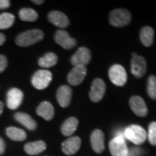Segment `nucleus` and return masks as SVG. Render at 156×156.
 <instances>
[{
	"instance_id": "obj_1",
	"label": "nucleus",
	"mask_w": 156,
	"mask_h": 156,
	"mask_svg": "<svg viewBox=\"0 0 156 156\" xmlns=\"http://www.w3.org/2000/svg\"><path fill=\"white\" fill-rule=\"evenodd\" d=\"M44 34L42 30L38 29L25 31L19 34L15 39V43L17 46L26 47L34 45L43 40Z\"/></svg>"
},
{
	"instance_id": "obj_2",
	"label": "nucleus",
	"mask_w": 156,
	"mask_h": 156,
	"mask_svg": "<svg viewBox=\"0 0 156 156\" xmlns=\"http://www.w3.org/2000/svg\"><path fill=\"white\" fill-rule=\"evenodd\" d=\"M132 20L130 12L126 9H116L110 13V24L116 28H122L129 24Z\"/></svg>"
},
{
	"instance_id": "obj_3",
	"label": "nucleus",
	"mask_w": 156,
	"mask_h": 156,
	"mask_svg": "<svg viewBox=\"0 0 156 156\" xmlns=\"http://www.w3.org/2000/svg\"><path fill=\"white\" fill-rule=\"evenodd\" d=\"M124 135L126 139L133 142L135 145H141L147 139V132L145 129L139 125H131L124 129Z\"/></svg>"
},
{
	"instance_id": "obj_4",
	"label": "nucleus",
	"mask_w": 156,
	"mask_h": 156,
	"mask_svg": "<svg viewBox=\"0 0 156 156\" xmlns=\"http://www.w3.org/2000/svg\"><path fill=\"white\" fill-rule=\"evenodd\" d=\"M52 80V74L46 69L38 70L33 76L31 83L35 88L44 90L46 88Z\"/></svg>"
},
{
	"instance_id": "obj_5",
	"label": "nucleus",
	"mask_w": 156,
	"mask_h": 156,
	"mask_svg": "<svg viewBox=\"0 0 156 156\" xmlns=\"http://www.w3.org/2000/svg\"><path fill=\"white\" fill-rule=\"evenodd\" d=\"M108 76L112 83L117 86H124L127 80L126 70L119 64H114L111 67L108 71Z\"/></svg>"
},
{
	"instance_id": "obj_6",
	"label": "nucleus",
	"mask_w": 156,
	"mask_h": 156,
	"mask_svg": "<svg viewBox=\"0 0 156 156\" xmlns=\"http://www.w3.org/2000/svg\"><path fill=\"white\" fill-rule=\"evenodd\" d=\"M147 70V62L145 58L142 56L132 53L131 60V73L137 79L142 78L145 75Z\"/></svg>"
},
{
	"instance_id": "obj_7",
	"label": "nucleus",
	"mask_w": 156,
	"mask_h": 156,
	"mask_svg": "<svg viewBox=\"0 0 156 156\" xmlns=\"http://www.w3.org/2000/svg\"><path fill=\"white\" fill-rule=\"evenodd\" d=\"M105 93H106V84L103 80L100 78L95 79L91 85L90 91L89 93L90 100L94 103L98 102L104 96Z\"/></svg>"
},
{
	"instance_id": "obj_8",
	"label": "nucleus",
	"mask_w": 156,
	"mask_h": 156,
	"mask_svg": "<svg viewBox=\"0 0 156 156\" xmlns=\"http://www.w3.org/2000/svg\"><path fill=\"white\" fill-rule=\"evenodd\" d=\"M91 51L86 47H80L72 56L71 64L75 66H85L91 59Z\"/></svg>"
},
{
	"instance_id": "obj_9",
	"label": "nucleus",
	"mask_w": 156,
	"mask_h": 156,
	"mask_svg": "<svg viewBox=\"0 0 156 156\" xmlns=\"http://www.w3.org/2000/svg\"><path fill=\"white\" fill-rule=\"evenodd\" d=\"M56 44L65 49H71L77 45V40L71 37L66 30H58L54 36Z\"/></svg>"
},
{
	"instance_id": "obj_10",
	"label": "nucleus",
	"mask_w": 156,
	"mask_h": 156,
	"mask_svg": "<svg viewBox=\"0 0 156 156\" xmlns=\"http://www.w3.org/2000/svg\"><path fill=\"white\" fill-rule=\"evenodd\" d=\"M86 75L87 69L85 66H76L69 72L67 81L71 85L77 86L83 83Z\"/></svg>"
},
{
	"instance_id": "obj_11",
	"label": "nucleus",
	"mask_w": 156,
	"mask_h": 156,
	"mask_svg": "<svg viewBox=\"0 0 156 156\" xmlns=\"http://www.w3.org/2000/svg\"><path fill=\"white\" fill-rule=\"evenodd\" d=\"M109 150L112 156H126L128 147L125 140L120 137H114L109 142Z\"/></svg>"
},
{
	"instance_id": "obj_12",
	"label": "nucleus",
	"mask_w": 156,
	"mask_h": 156,
	"mask_svg": "<svg viewBox=\"0 0 156 156\" xmlns=\"http://www.w3.org/2000/svg\"><path fill=\"white\" fill-rule=\"evenodd\" d=\"M24 95L21 90L18 88H11L7 95V104L12 110L17 109L23 102Z\"/></svg>"
},
{
	"instance_id": "obj_13",
	"label": "nucleus",
	"mask_w": 156,
	"mask_h": 156,
	"mask_svg": "<svg viewBox=\"0 0 156 156\" xmlns=\"http://www.w3.org/2000/svg\"><path fill=\"white\" fill-rule=\"evenodd\" d=\"M129 105L132 112L136 116L140 117L146 116L148 114V109L145 101L138 95H134L129 100Z\"/></svg>"
},
{
	"instance_id": "obj_14",
	"label": "nucleus",
	"mask_w": 156,
	"mask_h": 156,
	"mask_svg": "<svg viewBox=\"0 0 156 156\" xmlns=\"http://www.w3.org/2000/svg\"><path fill=\"white\" fill-rule=\"evenodd\" d=\"M48 20L51 23L60 28H65L69 25L67 15L59 11H52L48 13Z\"/></svg>"
},
{
	"instance_id": "obj_15",
	"label": "nucleus",
	"mask_w": 156,
	"mask_h": 156,
	"mask_svg": "<svg viewBox=\"0 0 156 156\" xmlns=\"http://www.w3.org/2000/svg\"><path fill=\"white\" fill-rule=\"evenodd\" d=\"M81 146V140L78 136H72L65 140L62 145V150L66 155H72L79 151Z\"/></svg>"
},
{
	"instance_id": "obj_16",
	"label": "nucleus",
	"mask_w": 156,
	"mask_h": 156,
	"mask_svg": "<svg viewBox=\"0 0 156 156\" xmlns=\"http://www.w3.org/2000/svg\"><path fill=\"white\" fill-rule=\"evenodd\" d=\"M73 90L67 85H62L58 88L56 93V98L58 104L63 108H66L69 105L72 100Z\"/></svg>"
},
{
	"instance_id": "obj_17",
	"label": "nucleus",
	"mask_w": 156,
	"mask_h": 156,
	"mask_svg": "<svg viewBox=\"0 0 156 156\" xmlns=\"http://www.w3.org/2000/svg\"><path fill=\"white\" fill-rule=\"evenodd\" d=\"M90 142L95 153H101L104 151V134L100 129H95L90 136Z\"/></svg>"
},
{
	"instance_id": "obj_18",
	"label": "nucleus",
	"mask_w": 156,
	"mask_h": 156,
	"mask_svg": "<svg viewBox=\"0 0 156 156\" xmlns=\"http://www.w3.org/2000/svg\"><path fill=\"white\" fill-rule=\"evenodd\" d=\"M36 113L38 116L43 117L45 120L50 121L54 116V108L50 102L44 101L38 106Z\"/></svg>"
},
{
	"instance_id": "obj_19",
	"label": "nucleus",
	"mask_w": 156,
	"mask_h": 156,
	"mask_svg": "<svg viewBox=\"0 0 156 156\" xmlns=\"http://www.w3.org/2000/svg\"><path fill=\"white\" fill-rule=\"evenodd\" d=\"M15 119L17 122L20 123L29 130H35L37 127L36 121L33 119L32 117L26 113L17 112L15 114Z\"/></svg>"
},
{
	"instance_id": "obj_20",
	"label": "nucleus",
	"mask_w": 156,
	"mask_h": 156,
	"mask_svg": "<svg viewBox=\"0 0 156 156\" xmlns=\"http://www.w3.org/2000/svg\"><path fill=\"white\" fill-rule=\"evenodd\" d=\"M46 148V144L42 140L27 143L25 145L24 150L27 154L30 155H35L44 152Z\"/></svg>"
},
{
	"instance_id": "obj_21",
	"label": "nucleus",
	"mask_w": 156,
	"mask_h": 156,
	"mask_svg": "<svg viewBox=\"0 0 156 156\" xmlns=\"http://www.w3.org/2000/svg\"><path fill=\"white\" fill-rule=\"evenodd\" d=\"M140 41L146 47L152 46L154 41V30L150 26H145L140 30Z\"/></svg>"
},
{
	"instance_id": "obj_22",
	"label": "nucleus",
	"mask_w": 156,
	"mask_h": 156,
	"mask_svg": "<svg viewBox=\"0 0 156 156\" xmlns=\"http://www.w3.org/2000/svg\"><path fill=\"white\" fill-rule=\"evenodd\" d=\"M78 124V119L75 117H70L67 119L62 124L61 127V132L64 136L72 135L77 130Z\"/></svg>"
},
{
	"instance_id": "obj_23",
	"label": "nucleus",
	"mask_w": 156,
	"mask_h": 156,
	"mask_svg": "<svg viewBox=\"0 0 156 156\" xmlns=\"http://www.w3.org/2000/svg\"><path fill=\"white\" fill-rule=\"evenodd\" d=\"M58 62V56L56 54L48 52L38 59V65L44 68H49L56 65Z\"/></svg>"
},
{
	"instance_id": "obj_24",
	"label": "nucleus",
	"mask_w": 156,
	"mask_h": 156,
	"mask_svg": "<svg viewBox=\"0 0 156 156\" xmlns=\"http://www.w3.org/2000/svg\"><path fill=\"white\" fill-rule=\"evenodd\" d=\"M7 136L14 141H23L26 139L27 134L24 130L15 126H9L6 129Z\"/></svg>"
},
{
	"instance_id": "obj_25",
	"label": "nucleus",
	"mask_w": 156,
	"mask_h": 156,
	"mask_svg": "<svg viewBox=\"0 0 156 156\" xmlns=\"http://www.w3.org/2000/svg\"><path fill=\"white\" fill-rule=\"evenodd\" d=\"M19 16L23 21L34 22L38 17V12L32 8H23L19 12Z\"/></svg>"
},
{
	"instance_id": "obj_26",
	"label": "nucleus",
	"mask_w": 156,
	"mask_h": 156,
	"mask_svg": "<svg viewBox=\"0 0 156 156\" xmlns=\"http://www.w3.org/2000/svg\"><path fill=\"white\" fill-rule=\"evenodd\" d=\"M15 17L11 13H2L0 15V29L5 30L10 28L14 23Z\"/></svg>"
},
{
	"instance_id": "obj_27",
	"label": "nucleus",
	"mask_w": 156,
	"mask_h": 156,
	"mask_svg": "<svg viewBox=\"0 0 156 156\" xmlns=\"http://www.w3.org/2000/svg\"><path fill=\"white\" fill-rule=\"evenodd\" d=\"M147 92L152 99L156 100V76L151 75L148 78Z\"/></svg>"
},
{
	"instance_id": "obj_28",
	"label": "nucleus",
	"mask_w": 156,
	"mask_h": 156,
	"mask_svg": "<svg viewBox=\"0 0 156 156\" xmlns=\"http://www.w3.org/2000/svg\"><path fill=\"white\" fill-rule=\"evenodd\" d=\"M148 140L152 145L156 146V122L150 124L148 128Z\"/></svg>"
},
{
	"instance_id": "obj_29",
	"label": "nucleus",
	"mask_w": 156,
	"mask_h": 156,
	"mask_svg": "<svg viewBox=\"0 0 156 156\" xmlns=\"http://www.w3.org/2000/svg\"><path fill=\"white\" fill-rule=\"evenodd\" d=\"M144 154V151L140 147H131L128 149L126 156H142Z\"/></svg>"
},
{
	"instance_id": "obj_30",
	"label": "nucleus",
	"mask_w": 156,
	"mask_h": 156,
	"mask_svg": "<svg viewBox=\"0 0 156 156\" xmlns=\"http://www.w3.org/2000/svg\"><path fill=\"white\" fill-rule=\"evenodd\" d=\"M7 67V59L5 56L0 55V73H3Z\"/></svg>"
},
{
	"instance_id": "obj_31",
	"label": "nucleus",
	"mask_w": 156,
	"mask_h": 156,
	"mask_svg": "<svg viewBox=\"0 0 156 156\" xmlns=\"http://www.w3.org/2000/svg\"><path fill=\"white\" fill-rule=\"evenodd\" d=\"M10 2L9 0H0V9H5L9 7Z\"/></svg>"
},
{
	"instance_id": "obj_32",
	"label": "nucleus",
	"mask_w": 156,
	"mask_h": 156,
	"mask_svg": "<svg viewBox=\"0 0 156 156\" xmlns=\"http://www.w3.org/2000/svg\"><path fill=\"white\" fill-rule=\"evenodd\" d=\"M114 137H120V138H122V139L125 140L126 137H125V135H124V130L120 129V130H118V131H116L115 132Z\"/></svg>"
},
{
	"instance_id": "obj_33",
	"label": "nucleus",
	"mask_w": 156,
	"mask_h": 156,
	"mask_svg": "<svg viewBox=\"0 0 156 156\" xmlns=\"http://www.w3.org/2000/svg\"><path fill=\"white\" fill-rule=\"evenodd\" d=\"M6 145L4 140L2 137H0V155H2L5 151Z\"/></svg>"
},
{
	"instance_id": "obj_34",
	"label": "nucleus",
	"mask_w": 156,
	"mask_h": 156,
	"mask_svg": "<svg viewBox=\"0 0 156 156\" xmlns=\"http://www.w3.org/2000/svg\"><path fill=\"white\" fill-rule=\"evenodd\" d=\"M6 41V37L3 34L0 33V46H2Z\"/></svg>"
},
{
	"instance_id": "obj_35",
	"label": "nucleus",
	"mask_w": 156,
	"mask_h": 156,
	"mask_svg": "<svg viewBox=\"0 0 156 156\" xmlns=\"http://www.w3.org/2000/svg\"><path fill=\"white\" fill-rule=\"evenodd\" d=\"M32 2L36 4V5H42V4H44V0H33Z\"/></svg>"
},
{
	"instance_id": "obj_36",
	"label": "nucleus",
	"mask_w": 156,
	"mask_h": 156,
	"mask_svg": "<svg viewBox=\"0 0 156 156\" xmlns=\"http://www.w3.org/2000/svg\"><path fill=\"white\" fill-rule=\"evenodd\" d=\"M3 109H4V103L2 102V101H0V116H1V114H2Z\"/></svg>"
}]
</instances>
